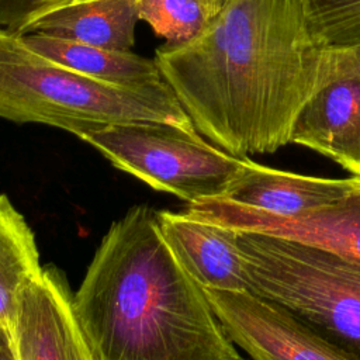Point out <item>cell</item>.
Segmentation results:
<instances>
[{
	"label": "cell",
	"instance_id": "10",
	"mask_svg": "<svg viewBox=\"0 0 360 360\" xmlns=\"http://www.w3.org/2000/svg\"><path fill=\"white\" fill-rule=\"evenodd\" d=\"M158 224L179 263L202 288L249 291L232 229L188 211H158Z\"/></svg>",
	"mask_w": 360,
	"mask_h": 360
},
{
	"label": "cell",
	"instance_id": "8",
	"mask_svg": "<svg viewBox=\"0 0 360 360\" xmlns=\"http://www.w3.org/2000/svg\"><path fill=\"white\" fill-rule=\"evenodd\" d=\"M11 333L18 360H91L68 283L53 267L22 290Z\"/></svg>",
	"mask_w": 360,
	"mask_h": 360
},
{
	"label": "cell",
	"instance_id": "3",
	"mask_svg": "<svg viewBox=\"0 0 360 360\" xmlns=\"http://www.w3.org/2000/svg\"><path fill=\"white\" fill-rule=\"evenodd\" d=\"M0 117L45 124L80 136L101 127L160 121L194 127L166 82L149 87L104 83L31 49L0 28Z\"/></svg>",
	"mask_w": 360,
	"mask_h": 360
},
{
	"label": "cell",
	"instance_id": "6",
	"mask_svg": "<svg viewBox=\"0 0 360 360\" xmlns=\"http://www.w3.org/2000/svg\"><path fill=\"white\" fill-rule=\"evenodd\" d=\"M202 290L229 339L252 360H360L271 300L249 291Z\"/></svg>",
	"mask_w": 360,
	"mask_h": 360
},
{
	"label": "cell",
	"instance_id": "16",
	"mask_svg": "<svg viewBox=\"0 0 360 360\" xmlns=\"http://www.w3.org/2000/svg\"><path fill=\"white\" fill-rule=\"evenodd\" d=\"M308 32L321 49L360 45V0H301Z\"/></svg>",
	"mask_w": 360,
	"mask_h": 360
},
{
	"label": "cell",
	"instance_id": "13",
	"mask_svg": "<svg viewBox=\"0 0 360 360\" xmlns=\"http://www.w3.org/2000/svg\"><path fill=\"white\" fill-rule=\"evenodd\" d=\"M35 52L91 79L128 87H149L163 83L155 59L77 42L41 32L22 34Z\"/></svg>",
	"mask_w": 360,
	"mask_h": 360
},
{
	"label": "cell",
	"instance_id": "9",
	"mask_svg": "<svg viewBox=\"0 0 360 360\" xmlns=\"http://www.w3.org/2000/svg\"><path fill=\"white\" fill-rule=\"evenodd\" d=\"M290 143L360 177V75L346 73L319 87L297 114Z\"/></svg>",
	"mask_w": 360,
	"mask_h": 360
},
{
	"label": "cell",
	"instance_id": "19",
	"mask_svg": "<svg viewBox=\"0 0 360 360\" xmlns=\"http://www.w3.org/2000/svg\"><path fill=\"white\" fill-rule=\"evenodd\" d=\"M0 360H18L13 333L4 323L0 322Z\"/></svg>",
	"mask_w": 360,
	"mask_h": 360
},
{
	"label": "cell",
	"instance_id": "5",
	"mask_svg": "<svg viewBox=\"0 0 360 360\" xmlns=\"http://www.w3.org/2000/svg\"><path fill=\"white\" fill-rule=\"evenodd\" d=\"M79 138L117 169L188 204L226 195L250 160L205 141L194 127L160 121L112 124Z\"/></svg>",
	"mask_w": 360,
	"mask_h": 360
},
{
	"label": "cell",
	"instance_id": "17",
	"mask_svg": "<svg viewBox=\"0 0 360 360\" xmlns=\"http://www.w3.org/2000/svg\"><path fill=\"white\" fill-rule=\"evenodd\" d=\"M70 1L72 0H0V28L22 35L38 18Z\"/></svg>",
	"mask_w": 360,
	"mask_h": 360
},
{
	"label": "cell",
	"instance_id": "12",
	"mask_svg": "<svg viewBox=\"0 0 360 360\" xmlns=\"http://www.w3.org/2000/svg\"><path fill=\"white\" fill-rule=\"evenodd\" d=\"M139 20V0H83L38 18L28 32H41L77 42L131 51Z\"/></svg>",
	"mask_w": 360,
	"mask_h": 360
},
{
	"label": "cell",
	"instance_id": "14",
	"mask_svg": "<svg viewBox=\"0 0 360 360\" xmlns=\"http://www.w3.org/2000/svg\"><path fill=\"white\" fill-rule=\"evenodd\" d=\"M42 270L31 228L8 197L0 194V322L10 330L22 290Z\"/></svg>",
	"mask_w": 360,
	"mask_h": 360
},
{
	"label": "cell",
	"instance_id": "7",
	"mask_svg": "<svg viewBox=\"0 0 360 360\" xmlns=\"http://www.w3.org/2000/svg\"><path fill=\"white\" fill-rule=\"evenodd\" d=\"M188 212L218 225L281 236L360 262V183L339 201L292 217H277L224 198L188 204Z\"/></svg>",
	"mask_w": 360,
	"mask_h": 360
},
{
	"label": "cell",
	"instance_id": "2",
	"mask_svg": "<svg viewBox=\"0 0 360 360\" xmlns=\"http://www.w3.org/2000/svg\"><path fill=\"white\" fill-rule=\"evenodd\" d=\"M72 308L91 360H248L146 205L110 226Z\"/></svg>",
	"mask_w": 360,
	"mask_h": 360
},
{
	"label": "cell",
	"instance_id": "11",
	"mask_svg": "<svg viewBox=\"0 0 360 360\" xmlns=\"http://www.w3.org/2000/svg\"><path fill=\"white\" fill-rule=\"evenodd\" d=\"M360 177L345 179L300 174L249 160L226 195L233 204L277 217H292L330 205L357 184Z\"/></svg>",
	"mask_w": 360,
	"mask_h": 360
},
{
	"label": "cell",
	"instance_id": "18",
	"mask_svg": "<svg viewBox=\"0 0 360 360\" xmlns=\"http://www.w3.org/2000/svg\"><path fill=\"white\" fill-rule=\"evenodd\" d=\"M328 82L346 73L360 75V45L346 49H326Z\"/></svg>",
	"mask_w": 360,
	"mask_h": 360
},
{
	"label": "cell",
	"instance_id": "15",
	"mask_svg": "<svg viewBox=\"0 0 360 360\" xmlns=\"http://www.w3.org/2000/svg\"><path fill=\"white\" fill-rule=\"evenodd\" d=\"M226 0H139V20L166 44H183L205 31Z\"/></svg>",
	"mask_w": 360,
	"mask_h": 360
},
{
	"label": "cell",
	"instance_id": "20",
	"mask_svg": "<svg viewBox=\"0 0 360 360\" xmlns=\"http://www.w3.org/2000/svg\"><path fill=\"white\" fill-rule=\"evenodd\" d=\"M75 1H83V0H72L70 3H75ZM70 3H69V4H70Z\"/></svg>",
	"mask_w": 360,
	"mask_h": 360
},
{
	"label": "cell",
	"instance_id": "1",
	"mask_svg": "<svg viewBox=\"0 0 360 360\" xmlns=\"http://www.w3.org/2000/svg\"><path fill=\"white\" fill-rule=\"evenodd\" d=\"M153 59L198 134L236 158L288 145L297 114L323 86L325 49L301 0H226L205 31L165 42Z\"/></svg>",
	"mask_w": 360,
	"mask_h": 360
},
{
	"label": "cell",
	"instance_id": "4",
	"mask_svg": "<svg viewBox=\"0 0 360 360\" xmlns=\"http://www.w3.org/2000/svg\"><path fill=\"white\" fill-rule=\"evenodd\" d=\"M232 231L249 292L283 305L360 354V262L294 239Z\"/></svg>",
	"mask_w": 360,
	"mask_h": 360
}]
</instances>
